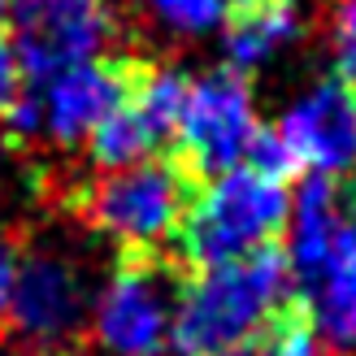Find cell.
I'll use <instances>...</instances> for the list:
<instances>
[{"label": "cell", "mask_w": 356, "mask_h": 356, "mask_svg": "<svg viewBox=\"0 0 356 356\" xmlns=\"http://www.w3.org/2000/svg\"><path fill=\"white\" fill-rule=\"evenodd\" d=\"M291 296V261L282 243L191 270V278L178 282L170 343L183 356H252Z\"/></svg>", "instance_id": "6da1fadb"}, {"label": "cell", "mask_w": 356, "mask_h": 356, "mask_svg": "<svg viewBox=\"0 0 356 356\" xmlns=\"http://www.w3.org/2000/svg\"><path fill=\"white\" fill-rule=\"evenodd\" d=\"M300 305H305L313 330L322 334V343L356 352V222L352 218L339 226L322 265L305 278Z\"/></svg>", "instance_id": "8fae6325"}, {"label": "cell", "mask_w": 356, "mask_h": 356, "mask_svg": "<svg viewBox=\"0 0 356 356\" xmlns=\"http://www.w3.org/2000/svg\"><path fill=\"white\" fill-rule=\"evenodd\" d=\"M118 17L109 0H13L9 44L31 83L92 61L113 40Z\"/></svg>", "instance_id": "52a82bcc"}, {"label": "cell", "mask_w": 356, "mask_h": 356, "mask_svg": "<svg viewBox=\"0 0 356 356\" xmlns=\"http://www.w3.org/2000/svg\"><path fill=\"white\" fill-rule=\"evenodd\" d=\"M200 187L204 183H195L174 156H148L139 165L109 170L83 183L70 204L122 257H139L174 243Z\"/></svg>", "instance_id": "7a4b0ae2"}, {"label": "cell", "mask_w": 356, "mask_h": 356, "mask_svg": "<svg viewBox=\"0 0 356 356\" xmlns=\"http://www.w3.org/2000/svg\"><path fill=\"white\" fill-rule=\"evenodd\" d=\"M152 17L178 35H200L226 17V0H148Z\"/></svg>", "instance_id": "9a60e30c"}, {"label": "cell", "mask_w": 356, "mask_h": 356, "mask_svg": "<svg viewBox=\"0 0 356 356\" xmlns=\"http://www.w3.org/2000/svg\"><path fill=\"white\" fill-rule=\"evenodd\" d=\"M287 213V183H274V178L252 174L248 165H235L195 191L187 218L174 235V252L187 270L239 261L270 243H282Z\"/></svg>", "instance_id": "3957f363"}, {"label": "cell", "mask_w": 356, "mask_h": 356, "mask_svg": "<svg viewBox=\"0 0 356 356\" xmlns=\"http://www.w3.org/2000/svg\"><path fill=\"white\" fill-rule=\"evenodd\" d=\"M178 282L183 278L161 261V252L122 257L92 296V348L100 356H161L170 348Z\"/></svg>", "instance_id": "277c9868"}, {"label": "cell", "mask_w": 356, "mask_h": 356, "mask_svg": "<svg viewBox=\"0 0 356 356\" xmlns=\"http://www.w3.org/2000/svg\"><path fill=\"white\" fill-rule=\"evenodd\" d=\"M148 61L135 57H92L40 83V139L52 148H79L92 127L131 96Z\"/></svg>", "instance_id": "9c48e42d"}, {"label": "cell", "mask_w": 356, "mask_h": 356, "mask_svg": "<svg viewBox=\"0 0 356 356\" xmlns=\"http://www.w3.org/2000/svg\"><path fill=\"white\" fill-rule=\"evenodd\" d=\"M348 222V209H343V191L334 178L326 174H309L305 183H300L296 200H291V213H287V261H291V274L309 278L322 257L330 252L334 235H339V226Z\"/></svg>", "instance_id": "7c38bea8"}, {"label": "cell", "mask_w": 356, "mask_h": 356, "mask_svg": "<svg viewBox=\"0 0 356 356\" xmlns=\"http://www.w3.org/2000/svg\"><path fill=\"white\" fill-rule=\"evenodd\" d=\"M87 313H92V282L65 248L22 252L5 309L17 343L35 356H61L87 330Z\"/></svg>", "instance_id": "5b68a950"}, {"label": "cell", "mask_w": 356, "mask_h": 356, "mask_svg": "<svg viewBox=\"0 0 356 356\" xmlns=\"http://www.w3.org/2000/svg\"><path fill=\"white\" fill-rule=\"evenodd\" d=\"M252 356H330V352L322 343V334L313 330L305 305H300V296H291Z\"/></svg>", "instance_id": "5bb4252c"}, {"label": "cell", "mask_w": 356, "mask_h": 356, "mask_svg": "<svg viewBox=\"0 0 356 356\" xmlns=\"http://www.w3.org/2000/svg\"><path fill=\"white\" fill-rule=\"evenodd\" d=\"M22 87H26V74H22V65H17V52L9 44V31H0V118H5V109L17 100Z\"/></svg>", "instance_id": "e0dca14e"}, {"label": "cell", "mask_w": 356, "mask_h": 356, "mask_svg": "<svg viewBox=\"0 0 356 356\" xmlns=\"http://www.w3.org/2000/svg\"><path fill=\"white\" fill-rule=\"evenodd\" d=\"M274 131L300 174L339 178L356 170V79L339 70L317 79Z\"/></svg>", "instance_id": "30bf717a"}, {"label": "cell", "mask_w": 356, "mask_h": 356, "mask_svg": "<svg viewBox=\"0 0 356 356\" xmlns=\"http://www.w3.org/2000/svg\"><path fill=\"white\" fill-rule=\"evenodd\" d=\"M183 96H187V79L178 70L144 65V74L131 87V96L113 113H104L92 127V135L83 139L87 161L100 174H109V170H127V165H139L148 156H156L161 144L174 139Z\"/></svg>", "instance_id": "ba28073f"}, {"label": "cell", "mask_w": 356, "mask_h": 356, "mask_svg": "<svg viewBox=\"0 0 356 356\" xmlns=\"http://www.w3.org/2000/svg\"><path fill=\"white\" fill-rule=\"evenodd\" d=\"M252 131H257V113H252L248 74L235 65H222L195 83L187 79V96H183V109H178L170 156L195 183H209V178L243 165Z\"/></svg>", "instance_id": "8992f818"}, {"label": "cell", "mask_w": 356, "mask_h": 356, "mask_svg": "<svg viewBox=\"0 0 356 356\" xmlns=\"http://www.w3.org/2000/svg\"><path fill=\"white\" fill-rule=\"evenodd\" d=\"M0 165H5V144H0Z\"/></svg>", "instance_id": "44dd1931"}, {"label": "cell", "mask_w": 356, "mask_h": 356, "mask_svg": "<svg viewBox=\"0 0 356 356\" xmlns=\"http://www.w3.org/2000/svg\"><path fill=\"white\" fill-rule=\"evenodd\" d=\"M339 191H343V209H348V218L356 222V170H352V178H343V183H339Z\"/></svg>", "instance_id": "d6986e66"}, {"label": "cell", "mask_w": 356, "mask_h": 356, "mask_svg": "<svg viewBox=\"0 0 356 356\" xmlns=\"http://www.w3.org/2000/svg\"><path fill=\"white\" fill-rule=\"evenodd\" d=\"M330 40H334V57H339V74L356 79V0H339Z\"/></svg>", "instance_id": "2e32d148"}, {"label": "cell", "mask_w": 356, "mask_h": 356, "mask_svg": "<svg viewBox=\"0 0 356 356\" xmlns=\"http://www.w3.org/2000/svg\"><path fill=\"white\" fill-rule=\"evenodd\" d=\"M9 5H13V0H0V13H9Z\"/></svg>", "instance_id": "ffe728a7"}, {"label": "cell", "mask_w": 356, "mask_h": 356, "mask_svg": "<svg viewBox=\"0 0 356 356\" xmlns=\"http://www.w3.org/2000/svg\"><path fill=\"white\" fill-rule=\"evenodd\" d=\"M17 261H22V252L0 239V322H5V309H9V291H13V278H17Z\"/></svg>", "instance_id": "ac0fdd59"}, {"label": "cell", "mask_w": 356, "mask_h": 356, "mask_svg": "<svg viewBox=\"0 0 356 356\" xmlns=\"http://www.w3.org/2000/svg\"><path fill=\"white\" fill-rule=\"evenodd\" d=\"M222 26H226V61L248 74L261 61H270L300 31V9L296 0H243V5L226 9Z\"/></svg>", "instance_id": "4fadbf2b"}]
</instances>
